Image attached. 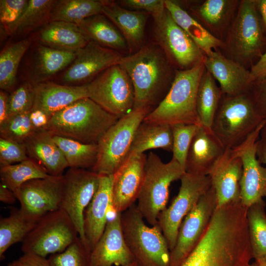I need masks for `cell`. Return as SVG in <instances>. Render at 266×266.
<instances>
[{
	"mask_svg": "<svg viewBox=\"0 0 266 266\" xmlns=\"http://www.w3.org/2000/svg\"><path fill=\"white\" fill-rule=\"evenodd\" d=\"M119 65L133 84V109L153 110L168 92L175 75V69L157 43L143 45L135 52L123 56Z\"/></svg>",
	"mask_w": 266,
	"mask_h": 266,
	"instance_id": "obj_1",
	"label": "cell"
},
{
	"mask_svg": "<svg viewBox=\"0 0 266 266\" xmlns=\"http://www.w3.org/2000/svg\"><path fill=\"white\" fill-rule=\"evenodd\" d=\"M248 241L233 229L210 223L191 252L175 266H250Z\"/></svg>",
	"mask_w": 266,
	"mask_h": 266,
	"instance_id": "obj_2",
	"label": "cell"
},
{
	"mask_svg": "<svg viewBox=\"0 0 266 266\" xmlns=\"http://www.w3.org/2000/svg\"><path fill=\"white\" fill-rule=\"evenodd\" d=\"M223 41L222 53L247 68L265 54L266 32L256 0H240Z\"/></svg>",
	"mask_w": 266,
	"mask_h": 266,
	"instance_id": "obj_3",
	"label": "cell"
},
{
	"mask_svg": "<svg viewBox=\"0 0 266 266\" xmlns=\"http://www.w3.org/2000/svg\"><path fill=\"white\" fill-rule=\"evenodd\" d=\"M119 119L89 98L80 99L56 112L46 129L53 135L86 144H97Z\"/></svg>",
	"mask_w": 266,
	"mask_h": 266,
	"instance_id": "obj_4",
	"label": "cell"
},
{
	"mask_svg": "<svg viewBox=\"0 0 266 266\" xmlns=\"http://www.w3.org/2000/svg\"><path fill=\"white\" fill-rule=\"evenodd\" d=\"M204 70V61L188 69H175L168 92L143 121L170 126L179 123L201 125L197 111L196 99Z\"/></svg>",
	"mask_w": 266,
	"mask_h": 266,
	"instance_id": "obj_5",
	"label": "cell"
},
{
	"mask_svg": "<svg viewBox=\"0 0 266 266\" xmlns=\"http://www.w3.org/2000/svg\"><path fill=\"white\" fill-rule=\"evenodd\" d=\"M264 121L249 90L236 95L223 94L210 128L226 149H233Z\"/></svg>",
	"mask_w": 266,
	"mask_h": 266,
	"instance_id": "obj_6",
	"label": "cell"
},
{
	"mask_svg": "<svg viewBox=\"0 0 266 266\" xmlns=\"http://www.w3.org/2000/svg\"><path fill=\"white\" fill-rule=\"evenodd\" d=\"M185 168L171 159L164 163L156 154L147 156L141 188L137 206L144 220L151 226L158 223L160 213L166 207L171 184L180 179Z\"/></svg>",
	"mask_w": 266,
	"mask_h": 266,
	"instance_id": "obj_7",
	"label": "cell"
},
{
	"mask_svg": "<svg viewBox=\"0 0 266 266\" xmlns=\"http://www.w3.org/2000/svg\"><path fill=\"white\" fill-rule=\"evenodd\" d=\"M126 243L140 266H170L168 243L158 224L148 226L134 203L122 213Z\"/></svg>",
	"mask_w": 266,
	"mask_h": 266,
	"instance_id": "obj_8",
	"label": "cell"
},
{
	"mask_svg": "<svg viewBox=\"0 0 266 266\" xmlns=\"http://www.w3.org/2000/svg\"><path fill=\"white\" fill-rule=\"evenodd\" d=\"M152 110L133 109L107 130L97 143L98 158L93 171L99 175H113L123 165L129 158L139 126Z\"/></svg>",
	"mask_w": 266,
	"mask_h": 266,
	"instance_id": "obj_9",
	"label": "cell"
},
{
	"mask_svg": "<svg viewBox=\"0 0 266 266\" xmlns=\"http://www.w3.org/2000/svg\"><path fill=\"white\" fill-rule=\"evenodd\" d=\"M79 236L67 214L62 209L49 212L40 219L23 241V253L46 257L65 251Z\"/></svg>",
	"mask_w": 266,
	"mask_h": 266,
	"instance_id": "obj_10",
	"label": "cell"
},
{
	"mask_svg": "<svg viewBox=\"0 0 266 266\" xmlns=\"http://www.w3.org/2000/svg\"><path fill=\"white\" fill-rule=\"evenodd\" d=\"M87 85L88 98L119 119L133 109V87L119 64L107 68Z\"/></svg>",
	"mask_w": 266,
	"mask_h": 266,
	"instance_id": "obj_11",
	"label": "cell"
},
{
	"mask_svg": "<svg viewBox=\"0 0 266 266\" xmlns=\"http://www.w3.org/2000/svg\"><path fill=\"white\" fill-rule=\"evenodd\" d=\"M180 180L181 185L177 195L158 219L157 224L167 240L170 251L175 246L182 221L212 186L209 175L185 172Z\"/></svg>",
	"mask_w": 266,
	"mask_h": 266,
	"instance_id": "obj_12",
	"label": "cell"
},
{
	"mask_svg": "<svg viewBox=\"0 0 266 266\" xmlns=\"http://www.w3.org/2000/svg\"><path fill=\"white\" fill-rule=\"evenodd\" d=\"M154 34L157 44L176 69H188L204 61L205 54L166 8L161 17L154 20Z\"/></svg>",
	"mask_w": 266,
	"mask_h": 266,
	"instance_id": "obj_13",
	"label": "cell"
},
{
	"mask_svg": "<svg viewBox=\"0 0 266 266\" xmlns=\"http://www.w3.org/2000/svg\"><path fill=\"white\" fill-rule=\"evenodd\" d=\"M64 185L63 175H49L25 182L15 194L20 202V210L37 222L46 214L61 208Z\"/></svg>",
	"mask_w": 266,
	"mask_h": 266,
	"instance_id": "obj_14",
	"label": "cell"
},
{
	"mask_svg": "<svg viewBox=\"0 0 266 266\" xmlns=\"http://www.w3.org/2000/svg\"><path fill=\"white\" fill-rule=\"evenodd\" d=\"M64 178L61 208L70 217L80 238L88 243L84 230V214L98 188L100 175L92 170L69 168Z\"/></svg>",
	"mask_w": 266,
	"mask_h": 266,
	"instance_id": "obj_15",
	"label": "cell"
},
{
	"mask_svg": "<svg viewBox=\"0 0 266 266\" xmlns=\"http://www.w3.org/2000/svg\"><path fill=\"white\" fill-rule=\"evenodd\" d=\"M217 204L216 193L211 186L182 221L175 246L170 251V266L177 265L198 244L217 208Z\"/></svg>",
	"mask_w": 266,
	"mask_h": 266,
	"instance_id": "obj_16",
	"label": "cell"
},
{
	"mask_svg": "<svg viewBox=\"0 0 266 266\" xmlns=\"http://www.w3.org/2000/svg\"><path fill=\"white\" fill-rule=\"evenodd\" d=\"M264 121L242 144L233 150L242 162L240 200L246 208L266 197V167L258 160L257 143Z\"/></svg>",
	"mask_w": 266,
	"mask_h": 266,
	"instance_id": "obj_17",
	"label": "cell"
},
{
	"mask_svg": "<svg viewBox=\"0 0 266 266\" xmlns=\"http://www.w3.org/2000/svg\"><path fill=\"white\" fill-rule=\"evenodd\" d=\"M123 56L118 51L90 41L76 52L73 62L64 72V85L87 84L99 74L114 65L119 64Z\"/></svg>",
	"mask_w": 266,
	"mask_h": 266,
	"instance_id": "obj_18",
	"label": "cell"
},
{
	"mask_svg": "<svg viewBox=\"0 0 266 266\" xmlns=\"http://www.w3.org/2000/svg\"><path fill=\"white\" fill-rule=\"evenodd\" d=\"M146 158L144 153L130 156L112 175L111 206L116 212H124L137 200Z\"/></svg>",
	"mask_w": 266,
	"mask_h": 266,
	"instance_id": "obj_19",
	"label": "cell"
},
{
	"mask_svg": "<svg viewBox=\"0 0 266 266\" xmlns=\"http://www.w3.org/2000/svg\"><path fill=\"white\" fill-rule=\"evenodd\" d=\"M122 213L108 220L104 231L91 251L93 266H126L135 261L125 241Z\"/></svg>",
	"mask_w": 266,
	"mask_h": 266,
	"instance_id": "obj_20",
	"label": "cell"
},
{
	"mask_svg": "<svg viewBox=\"0 0 266 266\" xmlns=\"http://www.w3.org/2000/svg\"><path fill=\"white\" fill-rule=\"evenodd\" d=\"M242 162L232 149H227L209 174L217 197V207L240 200Z\"/></svg>",
	"mask_w": 266,
	"mask_h": 266,
	"instance_id": "obj_21",
	"label": "cell"
},
{
	"mask_svg": "<svg viewBox=\"0 0 266 266\" xmlns=\"http://www.w3.org/2000/svg\"><path fill=\"white\" fill-rule=\"evenodd\" d=\"M204 64L219 83L223 94L236 95L250 90L252 83L250 69L225 57L220 50L205 56Z\"/></svg>",
	"mask_w": 266,
	"mask_h": 266,
	"instance_id": "obj_22",
	"label": "cell"
},
{
	"mask_svg": "<svg viewBox=\"0 0 266 266\" xmlns=\"http://www.w3.org/2000/svg\"><path fill=\"white\" fill-rule=\"evenodd\" d=\"M226 149L210 128L200 126L188 152L185 171L208 175Z\"/></svg>",
	"mask_w": 266,
	"mask_h": 266,
	"instance_id": "obj_23",
	"label": "cell"
},
{
	"mask_svg": "<svg viewBox=\"0 0 266 266\" xmlns=\"http://www.w3.org/2000/svg\"><path fill=\"white\" fill-rule=\"evenodd\" d=\"M112 175H100L98 188L84 212V233L91 251L108 221V212L112 203Z\"/></svg>",
	"mask_w": 266,
	"mask_h": 266,
	"instance_id": "obj_24",
	"label": "cell"
},
{
	"mask_svg": "<svg viewBox=\"0 0 266 266\" xmlns=\"http://www.w3.org/2000/svg\"><path fill=\"white\" fill-rule=\"evenodd\" d=\"M102 14L119 31L130 52L133 53L143 46L148 13L130 10L113 1L104 0Z\"/></svg>",
	"mask_w": 266,
	"mask_h": 266,
	"instance_id": "obj_25",
	"label": "cell"
},
{
	"mask_svg": "<svg viewBox=\"0 0 266 266\" xmlns=\"http://www.w3.org/2000/svg\"><path fill=\"white\" fill-rule=\"evenodd\" d=\"M85 98H88L87 84L68 85L48 81L35 85L32 109L41 110L51 118L56 112Z\"/></svg>",
	"mask_w": 266,
	"mask_h": 266,
	"instance_id": "obj_26",
	"label": "cell"
},
{
	"mask_svg": "<svg viewBox=\"0 0 266 266\" xmlns=\"http://www.w3.org/2000/svg\"><path fill=\"white\" fill-rule=\"evenodd\" d=\"M24 144L28 157L39 164L50 175H62L68 167L63 152L48 131H35Z\"/></svg>",
	"mask_w": 266,
	"mask_h": 266,
	"instance_id": "obj_27",
	"label": "cell"
},
{
	"mask_svg": "<svg viewBox=\"0 0 266 266\" xmlns=\"http://www.w3.org/2000/svg\"><path fill=\"white\" fill-rule=\"evenodd\" d=\"M240 0H205L191 8L193 14L213 35L223 41Z\"/></svg>",
	"mask_w": 266,
	"mask_h": 266,
	"instance_id": "obj_28",
	"label": "cell"
},
{
	"mask_svg": "<svg viewBox=\"0 0 266 266\" xmlns=\"http://www.w3.org/2000/svg\"><path fill=\"white\" fill-rule=\"evenodd\" d=\"M27 82L34 85L48 82L58 72L70 65L76 52L52 48L37 43L35 49Z\"/></svg>",
	"mask_w": 266,
	"mask_h": 266,
	"instance_id": "obj_29",
	"label": "cell"
},
{
	"mask_svg": "<svg viewBox=\"0 0 266 266\" xmlns=\"http://www.w3.org/2000/svg\"><path fill=\"white\" fill-rule=\"evenodd\" d=\"M37 43L60 50L77 52L89 41L75 24L51 21L37 32Z\"/></svg>",
	"mask_w": 266,
	"mask_h": 266,
	"instance_id": "obj_30",
	"label": "cell"
},
{
	"mask_svg": "<svg viewBox=\"0 0 266 266\" xmlns=\"http://www.w3.org/2000/svg\"><path fill=\"white\" fill-rule=\"evenodd\" d=\"M166 8L176 23L203 51L205 56L220 50L223 41L213 35L196 18L176 2L165 0Z\"/></svg>",
	"mask_w": 266,
	"mask_h": 266,
	"instance_id": "obj_31",
	"label": "cell"
},
{
	"mask_svg": "<svg viewBox=\"0 0 266 266\" xmlns=\"http://www.w3.org/2000/svg\"><path fill=\"white\" fill-rule=\"evenodd\" d=\"M76 25L89 41L119 52L128 49L122 34L103 14L86 18Z\"/></svg>",
	"mask_w": 266,
	"mask_h": 266,
	"instance_id": "obj_32",
	"label": "cell"
},
{
	"mask_svg": "<svg viewBox=\"0 0 266 266\" xmlns=\"http://www.w3.org/2000/svg\"><path fill=\"white\" fill-rule=\"evenodd\" d=\"M172 147L173 135L170 125L143 121L136 132L129 156L143 154L153 149L161 148L172 152Z\"/></svg>",
	"mask_w": 266,
	"mask_h": 266,
	"instance_id": "obj_33",
	"label": "cell"
},
{
	"mask_svg": "<svg viewBox=\"0 0 266 266\" xmlns=\"http://www.w3.org/2000/svg\"><path fill=\"white\" fill-rule=\"evenodd\" d=\"M57 0H30L24 12L14 24L2 27L7 34L26 35L50 22L52 9Z\"/></svg>",
	"mask_w": 266,
	"mask_h": 266,
	"instance_id": "obj_34",
	"label": "cell"
},
{
	"mask_svg": "<svg viewBox=\"0 0 266 266\" xmlns=\"http://www.w3.org/2000/svg\"><path fill=\"white\" fill-rule=\"evenodd\" d=\"M222 95L216 80L205 68L199 85L196 99L197 114L201 125L211 128Z\"/></svg>",
	"mask_w": 266,
	"mask_h": 266,
	"instance_id": "obj_35",
	"label": "cell"
},
{
	"mask_svg": "<svg viewBox=\"0 0 266 266\" xmlns=\"http://www.w3.org/2000/svg\"><path fill=\"white\" fill-rule=\"evenodd\" d=\"M104 0H57L51 13L50 22L60 21L77 24L88 17L102 14Z\"/></svg>",
	"mask_w": 266,
	"mask_h": 266,
	"instance_id": "obj_36",
	"label": "cell"
},
{
	"mask_svg": "<svg viewBox=\"0 0 266 266\" xmlns=\"http://www.w3.org/2000/svg\"><path fill=\"white\" fill-rule=\"evenodd\" d=\"M36 222L25 216L20 209H11L9 215L0 220V258L13 244L23 241Z\"/></svg>",
	"mask_w": 266,
	"mask_h": 266,
	"instance_id": "obj_37",
	"label": "cell"
},
{
	"mask_svg": "<svg viewBox=\"0 0 266 266\" xmlns=\"http://www.w3.org/2000/svg\"><path fill=\"white\" fill-rule=\"evenodd\" d=\"M56 144L63 152L69 168H92L98 158L97 144H86L58 135H53Z\"/></svg>",
	"mask_w": 266,
	"mask_h": 266,
	"instance_id": "obj_38",
	"label": "cell"
},
{
	"mask_svg": "<svg viewBox=\"0 0 266 266\" xmlns=\"http://www.w3.org/2000/svg\"><path fill=\"white\" fill-rule=\"evenodd\" d=\"M32 43V38H25L4 47L0 53V88H13L21 60Z\"/></svg>",
	"mask_w": 266,
	"mask_h": 266,
	"instance_id": "obj_39",
	"label": "cell"
},
{
	"mask_svg": "<svg viewBox=\"0 0 266 266\" xmlns=\"http://www.w3.org/2000/svg\"><path fill=\"white\" fill-rule=\"evenodd\" d=\"M49 175L39 164L30 158L17 164L0 167V183L14 194L25 182Z\"/></svg>",
	"mask_w": 266,
	"mask_h": 266,
	"instance_id": "obj_40",
	"label": "cell"
},
{
	"mask_svg": "<svg viewBox=\"0 0 266 266\" xmlns=\"http://www.w3.org/2000/svg\"><path fill=\"white\" fill-rule=\"evenodd\" d=\"M266 204L262 200L247 209V219L253 258H266Z\"/></svg>",
	"mask_w": 266,
	"mask_h": 266,
	"instance_id": "obj_41",
	"label": "cell"
},
{
	"mask_svg": "<svg viewBox=\"0 0 266 266\" xmlns=\"http://www.w3.org/2000/svg\"><path fill=\"white\" fill-rule=\"evenodd\" d=\"M91 250L79 236L65 251L51 255L48 260L52 266H93Z\"/></svg>",
	"mask_w": 266,
	"mask_h": 266,
	"instance_id": "obj_42",
	"label": "cell"
},
{
	"mask_svg": "<svg viewBox=\"0 0 266 266\" xmlns=\"http://www.w3.org/2000/svg\"><path fill=\"white\" fill-rule=\"evenodd\" d=\"M30 112L8 117L0 125V137L24 143L36 131L31 122Z\"/></svg>",
	"mask_w": 266,
	"mask_h": 266,
	"instance_id": "obj_43",
	"label": "cell"
},
{
	"mask_svg": "<svg viewBox=\"0 0 266 266\" xmlns=\"http://www.w3.org/2000/svg\"><path fill=\"white\" fill-rule=\"evenodd\" d=\"M200 126L183 123L171 125L173 135L172 159L178 162L184 168L189 147Z\"/></svg>",
	"mask_w": 266,
	"mask_h": 266,
	"instance_id": "obj_44",
	"label": "cell"
},
{
	"mask_svg": "<svg viewBox=\"0 0 266 266\" xmlns=\"http://www.w3.org/2000/svg\"><path fill=\"white\" fill-rule=\"evenodd\" d=\"M34 99L35 85L26 82L19 86L9 96L8 117L30 112L33 108Z\"/></svg>",
	"mask_w": 266,
	"mask_h": 266,
	"instance_id": "obj_45",
	"label": "cell"
},
{
	"mask_svg": "<svg viewBox=\"0 0 266 266\" xmlns=\"http://www.w3.org/2000/svg\"><path fill=\"white\" fill-rule=\"evenodd\" d=\"M29 158L24 143L0 137V167L17 164Z\"/></svg>",
	"mask_w": 266,
	"mask_h": 266,
	"instance_id": "obj_46",
	"label": "cell"
},
{
	"mask_svg": "<svg viewBox=\"0 0 266 266\" xmlns=\"http://www.w3.org/2000/svg\"><path fill=\"white\" fill-rule=\"evenodd\" d=\"M29 0H0V21L2 27L6 28L15 23L25 10Z\"/></svg>",
	"mask_w": 266,
	"mask_h": 266,
	"instance_id": "obj_47",
	"label": "cell"
},
{
	"mask_svg": "<svg viewBox=\"0 0 266 266\" xmlns=\"http://www.w3.org/2000/svg\"><path fill=\"white\" fill-rule=\"evenodd\" d=\"M120 3L132 10L146 12L154 20L161 17L166 10L165 0H123Z\"/></svg>",
	"mask_w": 266,
	"mask_h": 266,
	"instance_id": "obj_48",
	"label": "cell"
},
{
	"mask_svg": "<svg viewBox=\"0 0 266 266\" xmlns=\"http://www.w3.org/2000/svg\"><path fill=\"white\" fill-rule=\"evenodd\" d=\"M249 91L259 113L266 121V75L254 81Z\"/></svg>",
	"mask_w": 266,
	"mask_h": 266,
	"instance_id": "obj_49",
	"label": "cell"
},
{
	"mask_svg": "<svg viewBox=\"0 0 266 266\" xmlns=\"http://www.w3.org/2000/svg\"><path fill=\"white\" fill-rule=\"evenodd\" d=\"M8 266H52L45 257L31 253H25L18 259L8 264Z\"/></svg>",
	"mask_w": 266,
	"mask_h": 266,
	"instance_id": "obj_50",
	"label": "cell"
},
{
	"mask_svg": "<svg viewBox=\"0 0 266 266\" xmlns=\"http://www.w3.org/2000/svg\"><path fill=\"white\" fill-rule=\"evenodd\" d=\"M30 118L36 131L46 130L50 119L44 112L37 109L30 111Z\"/></svg>",
	"mask_w": 266,
	"mask_h": 266,
	"instance_id": "obj_51",
	"label": "cell"
},
{
	"mask_svg": "<svg viewBox=\"0 0 266 266\" xmlns=\"http://www.w3.org/2000/svg\"><path fill=\"white\" fill-rule=\"evenodd\" d=\"M257 156L259 161L266 167V122L261 130L257 140Z\"/></svg>",
	"mask_w": 266,
	"mask_h": 266,
	"instance_id": "obj_52",
	"label": "cell"
},
{
	"mask_svg": "<svg viewBox=\"0 0 266 266\" xmlns=\"http://www.w3.org/2000/svg\"><path fill=\"white\" fill-rule=\"evenodd\" d=\"M249 69L252 82L266 75V52Z\"/></svg>",
	"mask_w": 266,
	"mask_h": 266,
	"instance_id": "obj_53",
	"label": "cell"
},
{
	"mask_svg": "<svg viewBox=\"0 0 266 266\" xmlns=\"http://www.w3.org/2000/svg\"><path fill=\"white\" fill-rule=\"evenodd\" d=\"M8 97L4 91H0V125L2 124L8 117Z\"/></svg>",
	"mask_w": 266,
	"mask_h": 266,
	"instance_id": "obj_54",
	"label": "cell"
},
{
	"mask_svg": "<svg viewBox=\"0 0 266 266\" xmlns=\"http://www.w3.org/2000/svg\"><path fill=\"white\" fill-rule=\"evenodd\" d=\"M17 200L15 194L4 185L0 184V200L4 203L11 204Z\"/></svg>",
	"mask_w": 266,
	"mask_h": 266,
	"instance_id": "obj_55",
	"label": "cell"
},
{
	"mask_svg": "<svg viewBox=\"0 0 266 266\" xmlns=\"http://www.w3.org/2000/svg\"><path fill=\"white\" fill-rule=\"evenodd\" d=\"M256 3L266 32V0H256Z\"/></svg>",
	"mask_w": 266,
	"mask_h": 266,
	"instance_id": "obj_56",
	"label": "cell"
},
{
	"mask_svg": "<svg viewBox=\"0 0 266 266\" xmlns=\"http://www.w3.org/2000/svg\"><path fill=\"white\" fill-rule=\"evenodd\" d=\"M250 266H266V258L255 260Z\"/></svg>",
	"mask_w": 266,
	"mask_h": 266,
	"instance_id": "obj_57",
	"label": "cell"
},
{
	"mask_svg": "<svg viewBox=\"0 0 266 266\" xmlns=\"http://www.w3.org/2000/svg\"><path fill=\"white\" fill-rule=\"evenodd\" d=\"M126 266H140L136 261H135L133 263Z\"/></svg>",
	"mask_w": 266,
	"mask_h": 266,
	"instance_id": "obj_58",
	"label": "cell"
}]
</instances>
